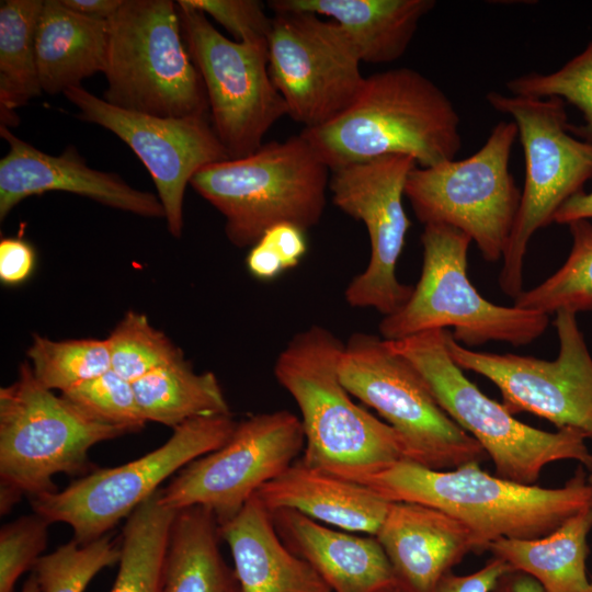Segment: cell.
Instances as JSON below:
<instances>
[{
  "instance_id": "cell-11",
  "label": "cell",
  "mask_w": 592,
  "mask_h": 592,
  "mask_svg": "<svg viewBox=\"0 0 592 592\" xmlns=\"http://www.w3.org/2000/svg\"><path fill=\"white\" fill-rule=\"evenodd\" d=\"M516 136L515 123L502 121L471 156L414 167L405 196L415 217L424 226L443 224L465 232L486 261L503 259L521 200L509 169Z\"/></svg>"
},
{
  "instance_id": "cell-21",
  "label": "cell",
  "mask_w": 592,
  "mask_h": 592,
  "mask_svg": "<svg viewBox=\"0 0 592 592\" xmlns=\"http://www.w3.org/2000/svg\"><path fill=\"white\" fill-rule=\"evenodd\" d=\"M275 528L332 592H396L392 567L376 537L337 531L297 511L272 512Z\"/></svg>"
},
{
  "instance_id": "cell-16",
  "label": "cell",
  "mask_w": 592,
  "mask_h": 592,
  "mask_svg": "<svg viewBox=\"0 0 592 592\" xmlns=\"http://www.w3.org/2000/svg\"><path fill=\"white\" fill-rule=\"evenodd\" d=\"M300 419L287 410L252 415L219 448L191 462L163 489L162 504L173 510L201 505L218 524L232 519L267 481L304 451Z\"/></svg>"
},
{
  "instance_id": "cell-45",
  "label": "cell",
  "mask_w": 592,
  "mask_h": 592,
  "mask_svg": "<svg viewBox=\"0 0 592 592\" xmlns=\"http://www.w3.org/2000/svg\"><path fill=\"white\" fill-rule=\"evenodd\" d=\"M492 592H544L540 584L532 577L520 572L510 571L503 574L497 582Z\"/></svg>"
},
{
  "instance_id": "cell-9",
  "label": "cell",
  "mask_w": 592,
  "mask_h": 592,
  "mask_svg": "<svg viewBox=\"0 0 592 592\" xmlns=\"http://www.w3.org/2000/svg\"><path fill=\"white\" fill-rule=\"evenodd\" d=\"M338 371L349 394L376 410L398 433L407 460L447 470L488 457L441 408L415 367L383 338L352 334Z\"/></svg>"
},
{
  "instance_id": "cell-49",
  "label": "cell",
  "mask_w": 592,
  "mask_h": 592,
  "mask_svg": "<svg viewBox=\"0 0 592 592\" xmlns=\"http://www.w3.org/2000/svg\"><path fill=\"white\" fill-rule=\"evenodd\" d=\"M589 481L592 483V469L590 470V474L588 475Z\"/></svg>"
},
{
  "instance_id": "cell-31",
  "label": "cell",
  "mask_w": 592,
  "mask_h": 592,
  "mask_svg": "<svg viewBox=\"0 0 592 592\" xmlns=\"http://www.w3.org/2000/svg\"><path fill=\"white\" fill-rule=\"evenodd\" d=\"M568 227L572 247L567 260L543 283L516 296L515 307L545 315L592 311V224L580 219Z\"/></svg>"
},
{
  "instance_id": "cell-29",
  "label": "cell",
  "mask_w": 592,
  "mask_h": 592,
  "mask_svg": "<svg viewBox=\"0 0 592 592\" xmlns=\"http://www.w3.org/2000/svg\"><path fill=\"white\" fill-rule=\"evenodd\" d=\"M44 0L0 2V126L20 123L15 110L42 94L36 31Z\"/></svg>"
},
{
  "instance_id": "cell-5",
  "label": "cell",
  "mask_w": 592,
  "mask_h": 592,
  "mask_svg": "<svg viewBox=\"0 0 592 592\" xmlns=\"http://www.w3.org/2000/svg\"><path fill=\"white\" fill-rule=\"evenodd\" d=\"M446 330L385 341L415 367L441 408L482 447L496 476L535 485L555 462L576 460L592 469V453L582 432H549L525 424L469 380L447 352Z\"/></svg>"
},
{
  "instance_id": "cell-26",
  "label": "cell",
  "mask_w": 592,
  "mask_h": 592,
  "mask_svg": "<svg viewBox=\"0 0 592 592\" xmlns=\"http://www.w3.org/2000/svg\"><path fill=\"white\" fill-rule=\"evenodd\" d=\"M592 506L578 512L550 534L534 539L499 538L487 550L514 571L535 579L544 592H587L588 536Z\"/></svg>"
},
{
  "instance_id": "cell-35",
  "label": "cell",
  "mask_w": 592,
  "mask_h": 592,
  "mask_svg": "<svg viewBox=\"0 0 592 592\" xmlns=\"http://www.w3.org/2000/svg\"><path fill=\"white\" fill-rule=\"evenodd\" d=\"M513 95L546 99L556 96L578 107L584 123L569 125L577 138L592 144V41L556 71L528 72L505 83Z\"/></svg>"
},
{
  "instance_id": "cell-12",
  "label": "cell",
  "mask_w": 592,
  "mask_h": 592,
  "mask_svg": "<svg viewBox=\"0 0 592 592\" xmlns=\"http://www.w3.org/2000/svg\"><path fill=\"white\" fill-rule=\"evenodd\" d=\"M237 423L231 414L190 420L173 429L166 443L135 460L92 470L62 490L31 498L32 509L50 523L68 524L79 542L101 537L155 494L166 479L223 446Z\"/></svg>"
},
{
  "instance_id": "cell-28",
  "label": "cell",
  "mask_w": 592,
  "mask_h": 592,
  "mask_svg": "<svg viewBox=\"0 0 592 592\" xmlns=\"http://www.w3.org/2000/svg\"><path fill=\"white\" fill-rule=\"evenodd\" d=\"M133 386L147 422L175 429L200 417L230 414L215 374H197L184 358L150 372Z\"/></svg>"
},
{
  "instance_id": "cell-25",
  "label": "cell",
  "mask_w": 592,
  "mask_h": 592,
  "mask_svg": "<svg viewBox=\"0 0 592 592\" xmlns=\"http://www.w3.org/2000/svg\"><path fill=\"white\" fill-rule=\"evenodd\" d=\"M109 21L67 9L60 0H44L36 31V64L42 91L55 95L96 72H103Z\"/></svg>"
},
{
  "instance_id": "cell-4",
  "label": "cell",
  "mask_w": 592,
  "mask_h": 592,
  "mask_svg": "<svg viewBox=\"0 0 592 592\" xmlns=\"http://www.w3.org/2000/svg\"><path fill=\"white\" fill-rule=\"evenodd\" d=\"M331 170L300 135L263 144L253 153L210 163L190 185L225 217L229 241L252 247L271 227L316 226L327 202Z\"/></svg>"
},
{
  "instance_id": "cell-47",
  "label": "cell",
  "mask_w": 592,
  "mask_h": 592,
  "mask_svg": "<svg viewBox=\"0 0 592 592\" xmlns=\"http://www.w3.org/2000/svg\"><path fill=\"white\" fill-rule=\"evenodd\" d=\"M587 592H592V579L590 580Z\"/></svg>"
},
{
  "instance_id": "cell-24",
  "label": "cell",
  "mask_w": 592,
  "mask_h": 592,
  "mask_svg": "<svg viewBox=\"0 0 592 592\" xmlns=\"http://www.w3.org/2000/svg\"><path fill=\"white\" fill-rule=\"evenodd\" d=\"M275 11H303L337 22L352 41L362 62L386 64L408 49L419 23L434 0H272Z\"/></svg>"
},
{
  "instance_id": "cell-39",
  "label": "cell",
  "mask_w": 592,
  "mask_h": 592,
  "mask_svg": "<svg viewBox=\"0 0 592 592\" xmlns=\"http://www.w3.org/2000/svg\"><path fill=\"white\" fill-rule=\"evenodd\" d=\"M512 570L504 560L492 556L475 572L468 574L448 572L432 592H492L499 579Z\"/></svg>"
},
{
  "instance_id": "cell-17",
  "label": "cell",
  "mask_w": 592,
  "mask_h": 592,
  "mask_svg": "<svg viewBox=\"0 0 592 592\" xmlns=\"http://www.w3.org/2000/svg\"><path fill=\"white\" fill-rule=\"evenodd\" d=\"M415 160L407 155H388L331 171L332 202L346 215L362 221L368 232L371 257L366 269L346 286L351 307L374 308L384 316L400 309L413 286L396 275L411 223L402 196Z\"/></svg>"
},
{
  "instance_id": "cell-42",
  "label": "cell",
  "mask_w": 592,
  "mask_h": 592,
  "mask_svg": "<svg viewBox=\"0 0 592 592\" xmlns=\"http://www.w3.org/2000/svg\"><path fill=\"white\" fill-rule=\"evenodd\" d=\"M250 274L261 281H271L286 271L277 251L264 239L253 244L247 255Z\"/></svg>"
},
{
  "instance_id": "cell-48",
  "label": "cell",
  "mask_w": 592,
  "mask_h": 592,
  "mask_svg": "<svg viewBox=\"0 0 592 592\" xmlns=\"http://www.w3.org/2000/svg\"><path fill=\"white\" fill-rule=\"evenodd\" d=\"M230 592H240L238 584Z\"/></svg>"
},
{
  "instance_id": "cell-14",
  "label": "cell",
  "mask_w": 592,
  "mask_h": 592,
  "mask_svg": "<svg viewBox=\"0 0 592 592\" xmlns=\"http://www.w3.org/2000/svg\"><path fill=\"white\" fill-rule=\"evenodd\" d=\"M273 13L269 71L287 115L304 128L326 125L354 102L365 82L357 50L332 20L303 11Z\"/></svg>"
},
{
  "instance_id": "cell-46",
  "label": "cell",
  "mask_w": 592,
  "mask_h": 592,
  "mask_svg": "<svg viewBox=\"0 0 592 592\" xmlns=\"http://www.w3.org/2000/svg\"><path fill=\"white\" fill-rule=\"evenodd\" d=\"M21 592H39L33 574L25 581Z\"/></svg>"
},
{
  "instance_id": "cell-27",
  "label": "cell",
  "mask_w": 592,
  "mask_h": 592,
  "mask_svg": "<svg viewBox=\"0 0 592 592\" xmlns=\"http://www.w3.org/2000/svg\"><path fill=\"white\" fill-rule=\"evenodd\" d=\"M220 538L209 509L178 510L168 540L163 592H230L238 583L221 557Z\"/></svg>"
},
{
  "instance_id": "cell-20",
  "label": "cell",
  "mask_w": 592,
  "mask_h": 592,
  "mask_svg": "<svg viewBox=\"0 0 592 592\" xmlns=\"http://www.w3.org/2000/svg\"><path fill=\"white\" fill-rule=\"evenodd\" d=\"M375 537L402 592H432L465 556L481 553L464 523L442 510L413 502H390Z\"/></svg>"
},
{
  "instance_id": "cell-30",
  "label": "cell",
  "mask_w": 592,
  "mask_h": 592,
  "mask_svg": "<svg viewBox=\"0 0 592 592\" xmlns=\"http://www.w3.org/2000/svg\"><path fill=\"white\" fill-rule=\"evenodd\" d=\"M159 490L126 520L111 592H163L166 554L177 510L161 503Z\"/></svg>"
},
{
  "instance_id": "cell-41",
  "label": "cell",
  "mask_w": 592,
  "mask_h": 592,
  "mask_svg": "<svg viewBox=\"0 0 592 592\" xmlns=\"http://www.w3.org/2000/svg\"><path fill=\"white\" fill-rule=\"evenodd\" d=\"M261 238L277 251L286 270L297 266L307 251L305 230L289 223L271 227Z\"/></svg>"
},
{
  "instance_id": "cell-38",
  "label": "cell",
  "mask_w": 592,
  "mask_h": 592,
  "mask_svg": "<svg viewBox=\"0 0 592 592\" xmlns=\"http://www.w3.org/2000/svg\"><path fill=\"white\" fill-rule=\"evenodd\" d=\"M224 26L237 42L267 41L272 16L258 0H186Z\"/></svg>"
},
{
  "instance_id": "cell-18",
  "label": "cell",
  "mask_w": 592,
  "mask_h": 592,
  "mask_svg": "<svg viewBox=\"0 0 592 592\" xmlns=\"http://www.w3.org/2000/svg\"><path fill=\"white\" fill-rule=\"evenodd\" d=\"M77 116L122 139L150 173L169 232L180 238L186 185L202 168L230 159L207 117H159L114 106L82 86L64 92Z\"/></svg>"
},
{
  "instance_id": "cell-8",
  "label": "cell",
  "mask_w": 592,
  "mask_h": 592,
  "mask_svg": "<svg viewBox=\"0 0 592 592\" xmlns=\"http://www.w3.org/2000/svg\"><path fill=\"white\" fill-rule=\"evenodd\" d=\"M470 242L468 235L448 225L424 226L420 278L408 301L380 321L384 340L452 327L453 339L467 346L490 341L524 345L545 332L548 315L500 306L478 293L467 275Z\"/></svg>"
},
{
  "instance_id": "cell-22",
  "label": "cell",
  "mask_w": 592,
  "mask_h": 592,
  "mask_svg": "<svg viewBox=\"0 0 592 592\" xmlns=\"http://www.w3.org/2000/svg\"><path fill=\"white\" fill-rule=\"evenodd\" d=\"M219 533L235 563L240 592H332L280 537L272 512L254 494Z\"/></svg>"
},
{
  "instance_id": "cell-3",
  "label": "cell",
  "mask_w": 592,
  "mask_h": 592,
  "mask_svg": "<svg viewBox=\"0 0 592 592\" xmlns=\"http://www.w3.org/2000/svg\"><path fill=\"white\" fill-rule=\"evenodd\" d=\"M459 115L432 80L402 67L372 73L337 118L299 133L332 171L388 155L426 168L455 159Z\"/></svg>"
},
{
  "instance_id": "cell-40",
  "label": "cell",
  "mask_w": 592,
  "mask_h": 592,
  "mask_svg": "<svg viewBox=\"0 0 592 592\" xmlns=\"http://www.w3.org/2000/svg\"><path fill=\"white\" fill-rule=\"evenodd\" d=\"M34 266V251L24 240L4 238L0 241V280L8 285L25 281Z\"/></svg>"
},
{
  "instance_id": "cell-13",
  "label": "cell",
  "mask_w": 592,
  "mask_h": 592,
  "mask_svg": "<svg viewBox=\"0 0 592 592\" xmlns=\"http://www.w3.org/2000/svg\"><path fill=\"white\" fill-rule=\"evenodd\" d=\"M177 4L184 43L206 89L213 129L230 159L249 156L287 115L270 76L267 41H231L186 0Z\"/></svg>"
},
{
  "instance_id": "cell-34",
  "label": "cell",
  "mask_w": 592,
  "mask_h": 592,
  "mask_svg": "<svg viewBox=\"0 0 592 592\" xmlns=\"http://www.w3.org/2000/svg\"><path fill=\"white\" fill-rule=\"evenodd\" d=\"M111 356V369L134 383L150 372L183 357L163 332L153 328L148 318L128 311L106 339Z\"/></svg>"
},
{
  "instance_id": "cell-19",
  "label": "cell",
  "mask_w": 592,
  "mask_h": 592,
  "mask_svg": "<svg viewBox=\"0 0 592 592\" xmlns=\"http://www.w3.org/2000/svg\"><path fill=\"white\" fill-rule=\"evenodd\" d=\"M9 151L0 160V219L23 200L50 191L78 194L150 218H166L158 196L130 186L121 175L90 168L75 146L46 153L0 126Z\"/></svg>"
},
{
  "instance_id": "cell-7",
  "label": "cell",
  "mask_w": 592,
  "mask_h": 592,
  "mask_svg": "<svg viewBox=\"0 0 592 592\" xmlns=\"http://www.w3.org/2000/svg\"><path fill=\"white\" fill-rule=\"evenodd\" d=\"M103 99L159 117H206L203 80L171 0H124L109 20Z\"/></svg>"
},
{
  "instance_id": "cell-6",
  "label": "cell",
  "mask_w": 592,
  "mask_h": 592,
  "mask_svg": "<svg viewBox=\"0 0 592 592\" xmlns=\"http://www.w3.org/2000/svg\"><path fill=\"white\" fill-rule=\"evenodd\" d=\"M130 433L100 422L61 395L44 387L29 362L18 378L0 389V512L22 496L57 491L58 474H89L92 446Z\"/></svg>"
},
{
  "instance_id": "cell-33",
  "label": "cell",
  "mask_w": 592,
  "mask_h": 592,
  "mask_svg": "<svg viewBox=\"0 0 592 592\" xmlns=\"http://www.w3.org/2000/svg\"><path fill=\"white\" fill-rule=\"evenodd\" d=\"M121 538L110 533L89 542H70L42 555L33 566L39 592H83L98 572L118 563Z\"/></svg>"
},
{
  "instance_id": "cell-50",
  "label": "cell",
  "mask_w": 592,
  "mask_h": 592,
  "mask_svg": "<svg viewBox=\"0 0 592 592\" xmlns=\"http://www.w3.org/2000/svg\"><path fill=\"white\" fill-rule=\"evenodd\" d=\"M396 592H402V591H400V590L398 589Z\"/></svg>"
},
{
  "instance_id": "cell-10",
  "label": "cell",
  "mask_w": 592,
  "mask_h": 592,
  "mask_svg": "<svg viewBox=\"0 0 592 592\" xmlns=\"http://www.w3.org/2000/svg\"><path fill=\"white\" fill-rule=\"evenodd\" d=\"M487 102L513 118L525 158V179L499 275L501 289L515 298L523 289V265L533 235L554 223L560 206L592 178V144L569 130L565 101L505 95L491 91Z\"/></svg>"
},
{
  "instance_id": "cell-15",
  "label": "cell",
  "mask_w": 592,
  "mask_h": 592,
  "mask_svg": "<svg viewBox=\"0 0 592 592\" xmlns=\"http://www.w3.org/2000/svg\"><path fill=\"white\" fill-rule=\"evenodd\" d=\"M559 352L554 361L516 354L477 352L446 330V349L462 369L491 380L510 413L528 412L557 430L573 429L592 439V356L577 314L561 309L554 322Z\"/></svg>"
},
{
  "instance_id": "cell-44",
  "label": "cell",
  "mask_w": 592,
  "mask_h": 592,
  "mask_svg": "<svg viewBox=\"0 0 592 592\" xmlns=\"http://www.w3.org/2000/svg\"><path fill=\"white\" fill-rule=\"evenodd\" d=\"M590 218H592V192L582 191L560 206L554 217V223L568 225L574 220Z\"/></svg>"
},
{
  "instance_id": "cell-1",
  "label": "cell",
  "mask_w": 592,
  "mask_h": 592,
  "mask_svg": "<svg viewBox=\"0 0 592 592\" xmlns=\"http://www.w3.org/2000/svg\"><path fill=\"white\" fill-rule=\"evenodd\" d=\"M479 464L435 470L402 459L360 485L389 502L420 503L448 513L473 532L481 553L499 538L546 536L592 506V483L582 465L562 487L543 488L492 476Z\"/></svg>"
},
{
  "instance_id": "cell-2",
  "label": "cell",
  "mask_w": 592,
  "mask_h": 592,
  "mask_svg": "<svg viewBox=\"0 0 592 592\" xmlns=\"http://www.w3.org/2000/svg\"><path fill=\"white\" fill-rule=\"evenodd\" d=\"M344 343L314 325L296 333L274 364L277 383L300 411L301 460L337 478L360 483L406 459L398 433L356 405L339 377Z\"/></svg>"
},
{
  "instance_id": "cell-23",
  "label": "cell",
  "mask_w": 592,
  "mask_h": 592,
  "mask_svg": "<svg viewBox=\"0 0 592 592\" xmlns=\"http://www.w3.org/2000/svg\"><path fill=\"white\" fill-rule=\"evenodd\" d=\"M255 494L271 512L289 509L319 523L372 536L390 505L367 487L310 467L300 458Z\"/></svg>"
},
{
  "instance_id": "cell-37",
  "label": "cell",
  "mask_w": 592,
  "mask_h": 592,
  "mask_svg": "<svg viewBox=\"0 0 592 592\" xmlns=\"http://www.w3.org/2000/svg\"><path fill=\"white\" fill-rule=\"evenodd\" d=\"M52 523L33 511L2 525L0 531V592H13L22 573L33 568L48 540Z\"/></svg>"
},
{
  "instance_id": "cell-43",
  "label": "cell",
  "mask_w": 592,
  "mask_h": 592,
  "mask_svg": "<svg viewBox=\"0 0 592 592\" xmlns=\"http://www.w3.org/2000/svg\"><path fill=\"white\" fill-rule=\"evenodd\" d=\"M124 0H60L69 10L94 20L109 21Z\"/></svg>"
},
{
  "instance_id": "cell-36",
  "label": "cell",
  "mask_w": 592,
  "mask_h": 592,
  "mask_svg": "<svg viewBox=\"0 0 592 592\" xmlns=\"http://www.w3.org/2000/svg\"><path fill=\"white\" fill-rule=\"evenodd\" d=\"M61 396L91 418L129 432H136L147 423L133 383L112 369L61 392Z\"/></svg>"
},
{
  "instance_id": "cell-32",
  "label": "cell",
  "mask_w": 592,
  "mask_h": 592,
  "mask_svg": "<svg viewBox=\"0 0 592 592\" xmlns=\"http://www.w3.org/2000/svg\"><path fill=\"white\" fill-rule=\"evenodd\" d=\"M27 356L35 378L47 389L61 392L111 369L106 339L53 341L34 335Z\"/></svg>"
}]
</instances>
